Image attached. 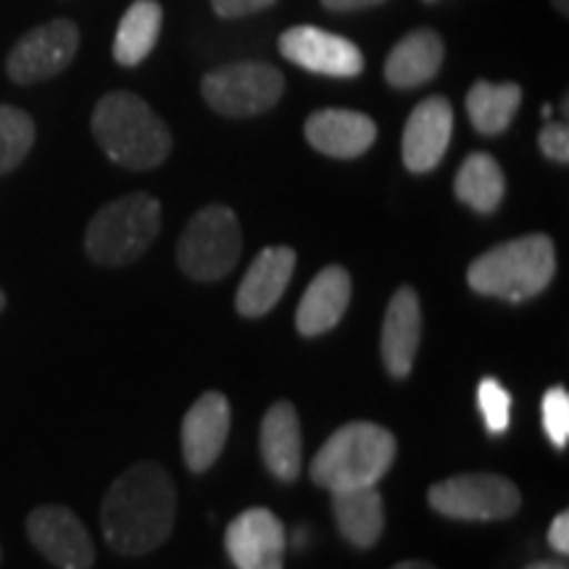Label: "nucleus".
<instances>
[{"instance_id": "27", "label": "nucleus", "mask_w": 569, "mask_h": 569, "mask_svg": "<svg viewBox=\"0 0 569 569\" xmlns=\"http://www.w3.org/2000/svg\"><path fill=\"white\" fill-rule=\"evenodd\" d=\"M543 430L557 448L569 443V393L565 388H549L543 396Z\"/></svg>"}, {"instance_id": "37", "label": "nucleus", "mask_w": 569, "mask_h": 569, "mask_svg": "<svg viewBox=\"0 0 569 569\" xmlns=\"http://www.w3.org/2000/svg\"><path fill=\"white\" fill-rule=\"evenodd\" d=\"M0 557H3V551H0Z\"/></svg>"}, {"instance_id": "6", "label": "nucleus", "mask_w": 569, "mask_h": 569, "mask_svg": "<svg viewBox=\"0 0 569 569\" xmlns=\"http://www.w3.org/2000/svg\"><path fill=\"white\" fill-rule=\"evenodd\" d=\"M243 232L230 206H206L184 227L177 243V264L190 280L217 282L238 267Z\"/></svg>"}, {"instance_id": "34", "label": "nucleus", "mask_w": 569, "mask_h": 569, "mask_svg": "<svg viewBox=\"0 0 569 569\" xmlns=\"http://www.w3.org/2000/svg\"><path fill=\"white\" fill-rule=\"evenodd\" d=\"M551 3H553V9H557L559 13H565V17H567V13H569V0H551Z\"/></svg>"}, {"instance_id": "11", "label": "nucleus", "mask_w": 569, "mask_h": 569, "mask_svg": "<svg viewBox=\"0 0 569 569\" xmlns=\"http://www.w3.org/2000/svg\"><path fill=\"white\" fill-rule=\"evenodd\" d=\"M227 557L238 569H282L288 536L274 511L246 509L224 530Z\"/></svg>"}, {"instance_id": "13", "label": "nucleus", "mask_w": 569, "mask_h": 569, "mask_svg": "<svg viewBox=\"0 0 569 569\" xmlns=\"http://www.w3.org/2000/svg\"><path fill=\"white\" fill-rule=\"evenodd\" d=\"M453 138V109L443 96L425 98L415 111L409 113L403 127L401 153L409 172L425 174L432 172L451 146Z\"/></svg>"}, {"instance_id": "4", "label": "nucleus", "mask_w": 569, "mask_h": 569, "mask_svg": "<svg viewBox=\"0 0 569 569\" xmlns=\"http://www.w3.org/2000/svg\"><path fill=\"white\" fill-rule=\"evenodd\" d=\"M396 438L388 427L375 422H348L338 427L317 457L309 475L319 488L346 490L377 486L393 467Z\"/></svg>"}, {"instance_id": "36", "label": "nucleus", "mask_w": 569, "mask_h": 569, "mask_svg": "<svg viewBox=\"0 0 569 569\" xmlns=\"http://www.w3.org/2000/svg\"><path fill=\"white\" fill-rule=\"evenodd\" d=\"M543 119H551V106H543Z\"/></svg>"}, {"instance_id": "17", "label": "nucleus", "mask_w": 569, "mask_h": 569, "mask_svg": "<svg viewBox=\"0 0 569 569\" xmlns=\"http://www.w3.org/2000/svg\"><path fill=\"white\" fill-rule=\"evenodd\" d=\"M303 134L319 153L332 159H359L375 146L377 124L361 111L322 109L306 119Z\"/></svg>"}, {"instance_id": "8", "label": "nucleus", "mask_w": 569, "mask_h": 569, "mask_svg": "<svg viewBox=\"0 0 569 569\" xmlns=\"http://www.w3.org/2000/svg\"><path fill=\"white\" fill-rule=\"evenodd\" d=\"M206 103L222 117H259L280 103L284 92L282 71L264 61H234L203 77Z\"/></svg>"}, {"instance_id": "29", "label": "nucleus", "mask_w": 569, "mask_h": 569, "mask_svg": "<svg viewBox=\"0 0 569 569\" xmlns=\"http://www.w3.org/2000/svg\"><path fill=\"white\" fill-rule=\"evenodd\" d=\"M277 0H211L213 11L222 19H240L251 17V13H259L274 6Z\"/></svg>"}, {"instance_id": "16", "label": "nucleus", "mask_w": 569, "mask_h": 569, "mask_svg": "<svg viewBox=\"0 0 569 569\" xmlns=\"http://www.w3.org/2000/svg\"><path fill=\"white\" fill-rule=\"evenodd\" d=\"M422 340V306L415 288L403 284L390 298L386 322H382V361L398 380L411 375Z\"/></svg>"}, {"instance_id": "12", "label": "nucleus", "mask_w": 569, "mask_h": 569, "mask_svg": "<svg viewBox=\"0 0 569 569\" xmlns=\"http://www.w3.org/2000/svg\"><path fill=\"white\" fill-rule=\"evenodd\" d=\"M280 53L296 67L340 80L365 71V53L356 48V42L319 27H290L280 34Z\"/></svg>"}, {"instance_id": "7", "label": "nucleus", "mask_w": 569, "mask_h": 569, "mask_svg": "<svg viewBox=\"0 0 569 569\" xmlns=\"http://www.w3.org/2000/svg\"><path fill=\"white\" fill-rule=\"evenodd\" d=\"M432 511L465 522H498L515 517L522 507V493L503 475L467 472L440 480L427 490Z\"/></svg>"}, {"instance_id": "1", "label": "nucleus", "mask_w": 569, "mask_h": 569, "mask_svg": "<svg viewBox=\"0 0 569 569\" xmlns=\"http://www.w3.org/2000/svg\"><path fill=\"white\" fill-rule=\"evenodd\" d=\"M177 522V488L172 475L156 461L124 469L101 503L106 543L119 557H146L167 543Z\"/></svg>"}, {"instance_id": "14", "label": "nucleus", "mask_w": 569, "mask_h": 569, "mask_svg": "<svg viewBox=\"0 0 569 569\" xmlns=\"http://www.w3.org/2000/svg\"><path fill=\"white\" fill-rule=\"evenodd\" d=\"M227 436H230V401L217 390H209L182 419V457L190 472H209L222 457Z\"/></svg>"}, {"instance_id": "24", "label": "nucleus", "mask_w": 569, "mask_h": 569, "mask_svg": "<svg viewBox=\"0 0 569 569\" xmlns=\"http://www.w3.org/2000/svg\"><path fill=\"white\" fill-rule=\"evenodd\" d=\"M503 180L501 163L490 153H469L459 167L457 180H453V193L465 206L478 213H493L503 201Z\"/></svg>"}, {"instance_id": "21", "label": "nucleus", "mask_w": 569, "mask_h": 569, "mask_svg": "<svg viewBox=\"0 0 569 569\" xmlns=\"http://www.w3.org/2000/svg\"><path fill=\"white\" fill-rule=\"evenodd\" d=\"M332 511L340 536L356 549H372L386 532V501L375 486L332 490Z\"/></svg>"}, {"instance_id": "33", "label": "nucleus", "mask_w": 569, "mask_h": 569, "mask_svg": "<svg viewBox=\"0 0 569 569\" xmlns=\"http://www.w3.org/2000/svg\"><path fill=\"white\" fill-rule=\"evenodd\" d=\"M525 569H567V565H561V561H532Z\"/></svg>"}, {"instance_id": "20", "label": "nucleus", "mask_w": 569, "mask_h": 569, "mask_svg": "<svg viewBox=\"0 0 569 569\" xmlns=\"http://www.w3.org/2000/svg\"><path fill=\"white\" fill-rule=\"evenodd\" d=\"M446 46L438 32L415 30L396 42L386 59V80L393 88L409 90L430 82L443 67Z\"/></svg>"}, {"instance_id": "2", "label": "nucleus", "mask_w": 569, "mask_h": 569, "mask_svg": "<svg viewBox=\"0 0 569 569\" xmlns=\"http://www.w3.org/2000/svg\"><path fill=\"white\" fill-rule=\"evenodd\" d=\"M92 134L98 146L119 167L148 172L172 153V132L151 106L132 92L103 96L92 111Z\"/></svg>"}, {"instance_id": "10", "label": "nucleus", "mask_w": 569, "mask_h": 569, "mask_svg": "<svg viewBox=\"0 0 569 569\" xmlns=\"http://www.w3.org/2000/svg\"><path fill=\"white\" fill-rule=\"evenodd\" d=\"M27 536L42 557L59 569H90L96 565V546L82 519L67 507L48 503L27 517Z\"/></svg>"}, {"instance_id": "30", "label": "nucleus", "mask_w": 569, "mask_h": 569, "mask_svg": "<svg viewBox=\"0 0 569 569\" xmlns=\"http://www.w3.org/2000/svg\"><path fill=\"white\" fill-rule=\"evenodd\" d=\"M549 546L561 557H567L569 553V515L567 511H561L559 517H553L551 528H549Z\"/></svg>"}, {"instance_id": "28", "label": "nucleus", "mask_w": 569, "mask_h": 569, "mask_svg": "<svg viewBox=\"0 0 569 569\" xmlns=\"http://www.w3.org/2000/svg\"><path fill=\"white\" fill-rule=\"evenodd\" d=\"M538 146L543 151L546 159L567 163L569 161V130L565 122H549L538 134Z\"/></svg>"}, {"instance_id": "23", "label": "nucleus", "mask_w": 569, "mask_h": 569, "mask_svg": "<svg viewBox=\"0 0 569 569\" xmlns=\"http://www.w3.org/2000/svg\"><path fill=\"white\" fill-rule=\"evenodd\" d=\"M522 103V88L517 82H486L478 80L467 92L469 122L480 134H501L509 130Z\"/></svg>"}, {"instance_id": "35", "label": "nucleus", "mask_w": 569, "mask_h": 569, "mask_svg": "<svg viewBox=\"0 0 569 569\" xmlns=\"http://www.w3.org/2000/svg\"><path fill=\"white\" fill-rule=\"evenodd\" d=\"M3 309H6V293L0 290V311H3Z\"/></svg>"}, {"instance_id": "32", "label": "nucleus", "mask_w": 569, "mask_h": 569, "mask_svg": "<svg viewBox=\"0 0 569 569\" xmlns=\"http://www.w3.org/2000/svg\"><path fill=\"white\" fill-rule=\"evenodd\" d=\"M390 569H436L430 565V561H422V559H409V561H398L396 567Z\"/></svg>"}, {"instance_id": "25", "label": "nucleus", "mask_w": 569, "mask_h": 569, "mask_svg": "<svg viewBox=\"0 0 569 569\" xmlns=\"http://www.w3.org/2000/svg\"><path fill=\"white\" fill-rule=\"evenodd\" d=\"M34 146V122L24 109L0 106V174H9L27 159Z\"/></svg>"}, {"instance_id": "22", "label": "nucleus", "mask_w": 569, "mask_h": 569, "mask_svg": "<svg viewBox=\"0 0 569 569\" xmlns=\"http://www.w3.org/2000/svg\"><path fill=\"white\" fill-rule=\"evenodd\" d=\"M161 21L163 11L156 0H134L113 34V61L122 67H138L146 61L159 42Z\"/></svg>"}, {"instance_id": "19", "label": "nucleus", "mask_w": 569, "mask_h": 569, "mask_svg": "<svg viewBox=\"0 0 569 569\" xmlns=\"http://www.w3.org/2000/svg\"><path fill=\"white\" fill-rule=\"evenodd\" d=\"M261 459L272 478L296 482L303 469L301 419L290 401H277L261 419Z\"/></svg>"}, {"instance_id": "5", "label": "nucleus", "mask_w": 569, "mask_h": 569, "mask_svg": "<svg viewBox=\"0 0 569 569\" xmlns=\"http://www.w3.org/2000/svg\"><path fill=\"white\" fill-rule=\"evenodd\" d=\"M161 232V203L148 193H130L106 203L90 219L84 251L101 267L138 261Z\"/></svg>"}, {"instance_id": "18", "label": "nucleus", "mask_w": 569, "mask_h": 569, "mask_svg": "<svg viewBox=\"0 0 569 569\" xmlns=\"http://www.w3.org/2000/svg\"><path fill=\"white\" fill-rule=\"evenodd\" d=\"M351 303V274L348 269L332 264L325 267L298 303L296 327L303 338H317L338 327Z\"/></svg>"}, {"instance_id": "26", "label": "nucleus", "mask_w": 569, "mask_h": 569, "mask_svg": "<svg viewBox=\"0 0 569 569\" xmlns=\"http://www.w3.org/2000/svg\"><path fill=\"white\" fill-rule=\"evenodd\" d=\"M478 407L490 436H501V432L509 430L511 396L493 377H486L478 386Z\"/></svg>"}, {"instance_id": "15", "label": "nucleus", "mask_w": 569, "mask_h": 569, "mask_svg": "<svg viewBox=\"0 0 569 569\" xmlns=\"http://www.w3.org/2000/svg\"><path fill=\"white\" fill-rule=\"evenodd\" d=\"M298 256L288 246L264 248L248 267L234 296V309L248 319H259L269 315L288 290L290 277L296 272Z\"/></svg>"}, {"instance_id": "9", "label": "nucleus", "mask_w": 569, "mask_h": 569, "mask_svg": "<svg viewBox=\"0 0 569 569\" xmlns=\"http://www.w3.org/2000/svg\"><path fill=\"white\" fill-rule=\"evenodd\" d=\"M80 51V30L71 19H53L34 27L11 48L6 74L17 84H38L61 74Z\"/></svg>"}, {"instance_id": "31", "label": "nucleus", "mask_w": 569, "mask_h": 569, "mask_svg": "<svg viewBox=\"0 0 569 569\" xmlns=\"http://www.w3.org/2000/svg\"><path fill=\"white\" fill-rule=\"evenodd\" d=\"M380 3H386V0H322L325 9L340 11V13L361 11V9H369V6H380Z\"/></svg>"}, {"instance_id": "3", "label": "nucleus", "mask_w": 569, "mask_h": 569, "mask_svg": "<svg viewBox=\"0 0 569 569\" xmlns=\"http://www.w3.org/2000/svg\"><path fill=\"white\" fill-rule=\"evenodd\" d=\"M557 274V248L543 232L522 234L490 248L467 269V282L475 293L522 303L549 288Z\"/></svg>"}]
</instances>
